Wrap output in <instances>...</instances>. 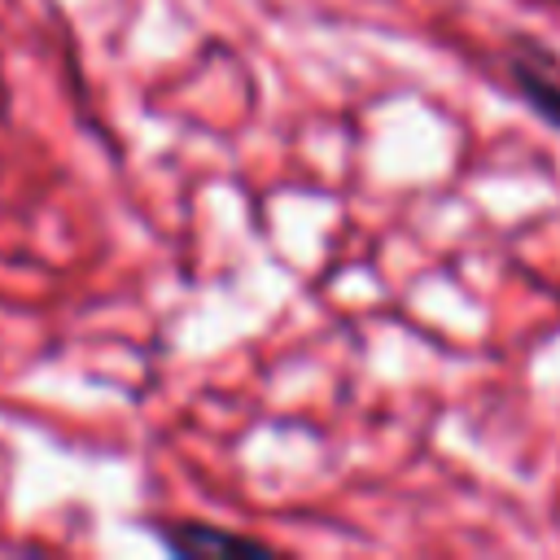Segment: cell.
<instances>
[{"label":"cell","instance_id":"cell-3","mask_svg":"<svg viewBox=\"0 0 560 560\" xmlns=\"http://www.w3.org/2000/svg\"><path fill=\"white\" fill-rule=\"evenodd\" d=\"M4 114H9V83H4V70H0V122H4Z\"/></svg>","mask_w":560,"mask_h":560},{"label":"cell","instance_id":"cell-1","mask_svg":"<svg viewBox=\"0 0 560 560\" xmlns=\"http://www.w3.org/2000/svg\"><path fill=\"white\" fill-rule=\"evenodd\" d=\"M508 70H512V83L521 88V96L534 105V114L547 118L551 127H560V66L542 48L516 44L508 57Z\"/></svg>","mask_w":560,"mask_h":560},{"label":"cell","instance_id":"cell-2","mask_svg":"<svg viewBox=\"0 0 560 560\" xmlns=\"http://www.w3.org/2000/svg\"><path fill=\"white\" fill-rule=\"evenodd\" d=\"M162 542L175 551V556H271L267 542L258 538H245V534H228V529H214L206 521H171L158 529Z\"/></svg>","mask_w":560,"mask_h":560},{"label":"cell","instance_id":"cell-4","mask_svg":"<svg viewBox=\"0 0 560 560\" xmlns=\"http://www.w3.org/2000/svg\"><path fill=\"white\" fill-rule=\"evenodd\" d=\"M556 4H560V0H556Z\"/></svg>","mask_w":560,"mask_h":560}]
</instances>
